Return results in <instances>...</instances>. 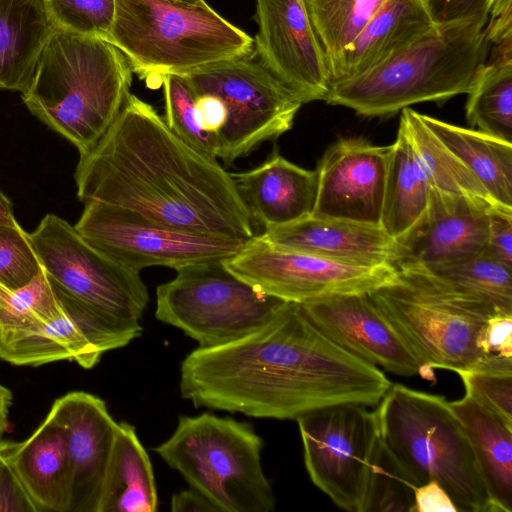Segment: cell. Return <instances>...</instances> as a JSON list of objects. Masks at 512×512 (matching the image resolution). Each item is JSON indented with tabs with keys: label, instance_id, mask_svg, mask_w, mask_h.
I'll use <instances>...</instances> for the list:
<instances>
[{
	"label": "cell",
	"instance_id": "obj_39",
	"mask_svg": "<svg viewBox=\"0 0 512 512\" xmlns=\"http://www.w3.org/2000/svg\"><path fill=\"white\" fill-rule=\"evenodd\" d=\"M484 252L512 268V210L491 209Z\"/></svg>",
	"mask_w": 512,
	"mask_h": 512
},
{
	"label": "cell",
	"instance_id": "obj_19",
	"mask_svg": "<svg viewBox=\"0 0 512 512\" xmlns=\"http://www.w3.org/2000/svg\"><path fill=\"white\" fill-rule=\"evenodd\" d=\"M300 305L308 319L348 353L399 376L419 375L416 359L369 293L334 295Z\"/></svg>",
	"mask_w": 512,
	"mask_h": 512
},
{
	"label": "cell",
	"instance_id": "obj_17",
	"mask_svg": "<svg viewBox=\"0 0 512 512\" xmlns=\"http://www.w3.org/2000/svg\"><path fill=\"white\" fill-rule=\"evenodd\" d=\"M391 145L360 137L343 138L327 148L317 168L312 215L380 226Z\"/></svg>",
	"mask_w": 512,
	"mask_h": 512
},
{
	"label": "cell",
	"instance_id": "obj_8",
	"mask_svg": "<svg viewBox=\"0 0 512 512\" xmlns=\"http://www.w3.org/2000/svg\"><path fill=\"white\" fill-rule=\"evenodd\" d=\"M376 406L379 436L418 486L436 481L458 512H492L467 436L444 396L392 384Z\"/></svg>",
	"mask_w": 512,
	"mask_h": 512
},
{
	"label": "cell",
	"instance_id": "obj_25",
	"mask_svg": "<svg viewBox=\"0 0 512 512\" xmlns=\"http://www.w3.org/2000/svg\"><path fill=\"white\" fill-rule=\"evenodd\" d=\"M449 405L467 436L492 512H511L512 427L468 394Z\"/></svg>",
	"mask_w": 512,
	"mask_h": 512
},
{
	"label": "cell",
	"instance_id": "obj_21",
	"mask_svg": "<svg viewBox=\"0 0 512 512\" xmlns=\"http://www.w3.org/2000/svg\"><path fill=\"white\" fill-rule=\"evenodd\" d=\"M272 245L363 266L393 265L398 245L381 226L346 219L313 216L265 229Z\"/></svg>",
	"mask_w": 512,
	"mask_h": 512
},
{
	"label": "cell",
	"instance_id": "obj_38",
	"mask_svg": "<svg viewBox=\"0 0 512 512\" xmlns=\"http://www.w3.org/2000/svg\"><path fill=\"white\" fill-rule=\"evenodd\" d=\"M41 271L29 233L19 224H0V286L13 292L27 285Z\"/></svg>",
	"mask_w": 512,
	"mask_h": 512
},
{
	"label": "cell",
	"instance_id": "obj_7",
	"mask_svg": "<svg viewBox=\"0 0 512 512\" xmlns=\"http://www.w3.org/2000/svg\"><path fill=\"white\" fill-rule=\"evenodd\" d=\"M395 278L369 293L384 319L416 359L419 375L465 369L485 354L479 336L494 309L421 265L396 267Z\"/></svg>",
	"mask_w": 512,
	"mask_h": 512
},
{
	"label": "cell",
	"instance_id": "obj_23",
	"mask_svg": "<svg viewBox=\"0 0 512 512\" xmlns=\"http://www.w3.org/2000/svg\"><path fill=\"white\" fill-rule=\"evenodd\" d=\"M436 25L429 0H387L343 52L331 72V85L366 73Z\"/></svg>",
	"mask_w": 512,
	"mask_h": 512
},
{
	"label": "cell",
	"instance_id": "obj_46",
	"mask_svg": "<svg viewBox=\"0 0 512 512\" xmlns=\"http://www.w3.org/2000/svg\"><path fill=\"white\" fill-rule=\"evenodd\" d=\"M0 224L16 225L18 224L13 205L9 198L0 190Z\"/></svg>",
	"mask_w": 512,
	"mask_h": 512
},
{
	"label": "cell",
	"instance_id": "obj_28",
	"mask_svg": "<svg viewBox=\"0 0 512 512\" xmlns=\"http://www.w3.org/2000/svg\"><path fill=\"white\" fill-rule=\"evenodd\" d=\"M158 494L151 460L135 427L118 422L98 512H155Z\"/></svg>",
	"mask_w": 512,
	"mask_h": 512
},
{
	"label": "cell",
	"instance_id": "obj_41",
	"mask_svg": "<svg viewBox=\"0 0 512 512\" xmlns=\"http://www.w3.org/2000/svg\"><path fill=\"white\" fill-rule=\"evenodd\" d=\"M0 512H39L5 458V451L0 457Z\"/></svg>",
	"mask_w": 512,
	"mask_h": 512
},
{
	"label": "cell",
	"instance_id": "obj_9",
	"mask_svg": "<svg viewBox=\"0 0 512 512\" xmlns=\"http://www.w3.org/2000/svg\"><path fill=\"white\" fill-rule=\"evenodd\" d=\"M262 448L248 423L204 412L180 416L172 435L154 450L220 512H271L276 499Z\"/></svg>",
	"mask_w": 512,
	"mask_h": 512
},
{
	"label": "cell",
	"instance_id": "obj_26",
	"mask_svg": "<svg viewBox=\"0 0 512 512\" xmlns=\"http://www.w3.org/2000/svg\"><path fill=\"white\" fill-rule=\"evenodd\" d=\"M54 27L43 0H0V89L29 88Z\"/></svg>",
	"mask_w": 512,
	"mask_h": 512
},
{
	"label": "cell",
	"instance_id": "obj_35",
	"mask_svg": "<svg viewBox=\"0 0 512 512\" xmlns=\"http://www.w3.org/2000/svg\"><path fill=\"white\" fill-rule=\"evenodd\" d=\"M470 395L512 427V358L485 354L471 366L457 370Z\"/></svg>",
	"mask_w": 512,
	"mask_h": 512
},
{
	"label": "cell",
	"instance_id": "obj_43",
	"mask_svg": "<svg viewBox=\"0 0 512 512\" xmlns=\"http://www.w3.org/2000/svg\"><path fill=\"white\" fill-rule=\"evenodd\" d=\"M484 354L512 358V314L496 313L487 320L478 341Z\"/></svg>",
	"mask_w": 512,
	"mask_h": 512
},
{
	"label": "cell",
	"instance_id": "obj_12",
	"mask_svg": "<svg viewBox=\"0 0 512 512\" xmlns=\"http://www.w3.org/2000/svg\"><path fill=\"white\" fill-rule=\"evenodd\" d=\"M75 228L96 250L137 272L151 266L178 270L202 262L224 261L247 242L178 230L100 202L85 203Z\"/></svg>",
	"mask_w": 512,
	"mask_h": 512
},
{
	"label": "cell",
	"instance_id": "obj_22",
	"mask_svg": "<svg viewBox=\"0 0 512 512\" xmlns=\"http://www.w3.org/2000/svg\"><path fill=\"white\" fill-rule=\"evenodd\" d=\"M237 193L252 221L265 229L312 215L316 194V171L304 169L277 152L259 166L230 173Z\"/></svg>",
	"mask_w": 512,
	"mask_h": 512
},
{
	"label": "cell",
	"instance_id": "obj_29",
	"mask_svg": "<svg viewBox=\"0 0 512 512\" xmlns=\"http://www.w3.org/2000/svg\"><path fill=\"white\" fill-rule=\"evenodd\" d=\"M431 192L429 178L400 120L391 144L380 226L395 240L425 212Z\"/></svg>",
	"mask_w": 512,
	"mask_h": 512
},
{
	"label": "cell",
	"instance_id": "obj_33",
	"mask_svg": "<svg viewBox=\"0 0 512 512\" xmlns=\"http://www.w3.org/2000/svg\"><path fill=\"white\" fill-rule=\"evenodd\" d=\"M426 268L462 292L488 304L496 313L512 314V268L484 251Z\"/></svg>",
	"mask_w": 512,
	"mask_h": 512
},
{
	"label": "cell",
	"instance_id": "obj_4",
	"mask_svg": "<svg viewBox=\"0 0 512 512\" xmlns=\"http://www.w3.org/2000/svg\"><path fill=\"white\" fill-rule=\"evenodd\" d=\"M29 236L56 297L102 354L141 336L150 298L140 272L96 250L55 214Z\"/></svg>",
	"mask_w": 512,
	"mask_h": 512
},
{
	"label": "cell",
	"instance_id": "obj_48",
	"mask_svg": "<svg viewBox=\"0 0 512 512\" xmlns=\"http://www.w3.org/2000/svg\"><path fill=\"white\" fill-rule=\"evenodd\" d=\"M166 1L182 3V4H197V3H200V2H202L204 0H166Z\"/></svg>",
	"mask_w": 512,
	"mask_h": 512
},
{
	"label": "cell",
	"instance_id": "obj_47",
	"mask_svg": "<svg viewBox=\"0 0 512 512\" xmlns=\"http://www.w3.org/2000/svg\"><path fill=\"white\" fill-rule=\"evenodd\" d=\"M9 295L10 291H7L0 286V309L6 306Z\"/></svg>",
	"mask_w": 512,
	"mask_h": 512
},
{
	"label": "cell",
	"instance_id": "obj_10",
	"mask_svg": "<svg viewBox=\"0 0 512 512\" xmlns=\"http://www.w3.org/2000/svg\"><path fill=\"white\" fill-rule=\"evenodd\" d=\"M285 303L259 292L217 260L182 267L174 279L159 285L155 317L182 330L198 347H214L260 328Z\"/></svg>",
	"mask_w": 512,
	"mask_h": 512
},
{
	"label": "cell",
	"instance_id": "obj_13",
	"mask_svg": "<svg viewBox=\"0 0 512 512\" xmlns=\"http://www.w3.org/2000/svg\"><path fill=\"white\" fill-rule=\"evenodd\" d=\"M227 269L259 292L303 304L342 294L370 293L391 282L393 265L363 266L278 248L262 235L224 260Z\"/></svg>",
	"mask_w": 512,
	"mask_h": 512
},
{
	"label": "cell",
	"instance_id": "obj_24",
	"mask_svg": "<svg viewBox=\"0 0 512 512\" xmlns=\"http://www.w3.org/2000/svg\"><path fill=\"white\" fill-rule=\"evenodd\" d=\"M5 458L39 512H69L72 490L67 434L49 413L28 438L9 442Z\"/></svg>",
	"mask_w": 512,
	"mask_h": 512
},
{
	"label": "cell",
	"instance_id": "obj_31",
	"mask_svg": "<svg viewBox=\"0 0 512 512\" xmlns=\"http://www.w3.org/2000/svg\"><path fill=\"white\" fill-rule=\"evenodd\" d=\"M419 114L407 107L401 110L400 120L406 127L431 186L442 192L464 195L498 207L466 166L426 127Z\"/></svg>",
	"mask_w": 512,
	"mask_h": 512
},
{
	"label": "cell",
	"instance_id": "obj_36",
	"mask_svg": "<svg viewBox=\"0 0 512 512\" xmlns=\"http://www.w3.org/2000/svg\"><path fill=\"white\" fill-rule=\"evenodd\" d=\"M161 85L168 127L194 150L217 159L213 140L200 126L195 95L187 80L181 75L169 74L162 78Z\"/></svg>",
	"mask_w": 512,
	"mask_h": 512
},
{
	"label": "cell",
	"instance_id": "obj_30",
	"mask_svg": "<svg viewBox=\"0 0 512 512\" xmlns=\"http://www.w3.org/2000/svg\"><path fill=\"white\" fill-rule=\"evenodd\" d=\"M472 127L512 143V54L491 53L468 93Z\"/></svg>",
	"mask_w": 512,
	"mask_h": 512
},
{
	"label": "cell",
	"instance_id": "obj_27",
	"mask_svg": "<svg viewBox=\"0 0 512 512\" xmlns=\"http://www.w3.org/2000/svg\"><path fill=\"white\" fill-rule=\"evenodd\" d=\"M426 127L472 173L491 200L512 210V143L482 132L419 114Z\"/></svg>",
	"mask_w": 512,
	"mask_h": 512
},
{
	"label": "cell",
	"instance_id": "obj_15",
	"mask_svg": "<svg viewBox=\"0 0 512 512\" xmlns=\"http://www.w3.org/2000/svg\"><path fill=\"white\" fill-rule=\"evenodd\" d=\"M102 353L66 312L42 271L0 309V358L18 366L68 360L93 368Z\"/></svg>",
	"mask_w": 512,
	"mask_h": 512
},
{
	"label": "cell",
	"instance_id": "obj_32",
	"mask_svg": "<svg viewBox=\"0 0 512 512\" xmlns=\"http://www.w3.org/2000/svg\"><path fill=\"white\" fill-rule=\"evenodd\" d=\"M386 1L303 0L330 76L347 46Z\"/></svg>",
	"mask_w": 512,
	"mask_h": 512
},
{
	"label": "cell",
	"instance_id": "obj_14",
	"mask_svg": "<svg viewBox=\"0 0 512 512\" xmlns=\"http://www.w3.org/2000/svg\"><path fill=\"white\" fill-rule=\"evenodd\" d=\"M306 471L339 508L359 512L368 461L379 436L374 411L345 403L296 419Z\"/></svg>",
	"mask_w": 512,
	"mask_h": 512
},
{
	"label": "cell",
	"instance_id": "obj_44",
	"mask_svg": "<svg viewBox=\"0 0 512 512\" xmlns=\"http://www.w3.org/2000/svg\"><path fill=\"white\" fill-rule=\"evenodd\" d=\"M458 512L451 497L436 481L416 487L413 512Z\"/></svg>",
	"mask_w": 512,
	"mask_h": 512
},
{
	"label": "cell",
	"instance_id": "obj_16",
	"mask_svg": "<svg viewBox=\"0 0 512 512\" xmlns=\"http://www.w3.org/2000/svg\"><path fill=\"white\" fill-rule=\"evenodd\" d=\"M255 54L303 104L326 99L330 73L303 0H257Z\"/></svg>",
	"mask_w": 512,
	"mask_h": 512
},
{
	"label": "cell",
	"instance_id": "obj_49",
	"mask_svg": "<svg viewBox=\"0 0 512 512\" xmlns=\"http://www.w3.org/2000/svg\"><path fill=\"white\" fill-rule=\"evenodd\" d=\"M9 442H4L0 440V457L4 453L5 449L7 448Z\"/></svg>",
	"mask_w": 512,
	"mask_h": 512
},
{
	"label": "cell",
	"instance_id": "obj_2",
	"mask_svg": "<svg viewBox=\"0 0 512 512\" xmlns=\"http://www.w3.org/2000/svg\"><path fill=\"white\" fill-rule=\"evenodd\" d=\"M74 178L84 203L124 208L201 235L254 236L230 173L181 140L152 105L131 93L105 134L80 155Z\"/></svg>",
	"mask_w": 512,
	"mask_h": 512
},
{
	"label": "cell",
	"instance_id": "obj_20",
	"mask_svg": "<svg viewBox=\"0 0 512 512\" xmlns=\"http://www.w3.org/2000/svg\"><path fill=\"white\" fill-rule=\"evenodd\" d=\"M48 413L67 434L72 490L69 512H98L118 422L104 400L84 391L57 398Z\"/></svg>",
	"mask_w": 512,
	"mask_h": 512
},
{
	"label": "cell",
	"instance_id": "obj_5",
	"mask_svg": "<svg viewBox=\"0 0 512 512\" xmlns=\"http://www.w3.org/2000/svg\"><path fill=\"white\" fill-rule=\"evenodd\" d=\"M486 22L435 28L366 73L331 85L328 104L365 117H387L413 104L468 94L487 60Z\"/></svg>",
	"mask_w": 512,
	"mask_h": 512
},
{
	"label": "cell",
	"instance_id": "obj_18",
	"mask_svg": "<svg viewBox=\"0 0 512 512\" xmlns=\"http://www.w3.org/2000/svg\"><path fill=\"white\" fill-rule=\"evenodd\" d=\"M492 208L495 207L477 199L442 192L431 186L425 212L396 240L395 267L406 264L428 267L483 252Z\"/></svg>",
	"mask_w": 512,
	"mask_h": 512
},
{
	"label": "cell",
	"instance_id": "obj_45",
	"mask_svg": "<svg viewBox=\"0 0 512 512\" xmlns=\"http://www.w3.org/2000/svg\"><path fill=\"white\" fill-rule=\"evenodd\" d=\"M173 512H220V510L201 492L190 487L171 498Z\"/></svg>",
	"mask_w": 512,
	"mask_h": 512
},
{
	"label": "cell",
	"instance_id": "obj_42",
	"mask_svg": "<svg viewBox=\"0 0 512 512\" xmlns=\"http://www.w3.org/2000/svg\"><path fill=\"white\" fill-rule=\"evenodd\" d=\"M492 0H429L436 24L479 19L487 23Z\"/></svg>",
	"mask_w": 512,
	"mask_h": 512
},
{
	"label": "cell",
	"instance_id": "obj_34",
	"mask_svg": "<svg viewBox=\"0 0 512 512\" xmlns=\"http://www.w3.org/2000/svg\"><path fill=\"white\" fill-rule=\"evenodd\" d=\"M417 486L378 436L368 461L359 512H413Z\"/></svg>",
	"mask_w": 512,
	"mask_h": 512
},
{
	"label": "cell",
	"instance_id": "obj_37",
	"mask_svg": "<svg viewBox=\"0 0 512 512\" xmlns=\"http://www.w3.org/2000/svg\"><path fill=\"white\" fill-rule=\"evenodd\" d=\"M55 27L107 40L116 0H43Z\"/></svg>",
	"mask_w": 512,
	"mask_h": 512
},
{
	"label": "cell",
	"instance_id": "obj_6",
	"mask_svg": "<svg viewBox=\"0 0 512 512\" xmlns=\"http://www.w3.org/2000/svg\"><path fill=\"white\" fill-rule=\"evenodd\" d=\"M107 41L123 53L132 71L151 87L161 85L165 75H186L255 53L254 40L205 0L197 4L116 0Z\"/></svg>",
	"mask_w": 512,
	"mask_h": 512
},
{
	"label": "cell",
	"instance_id": "obj_3",
	"mask_svg": "<svg viewBox=\"0 0 512 512\" xmlns=\"http://www.w3.org/2000/svg\"><path fill=\"white\" fill-rule=\"evenodd\" d=\"M132 68L109 41L54 27L40 54L27 108L84 154L110 127L132 84Z\"/></svg>",
	"mask_w": 512,
	"mask_h": 512
},
{
	"label": "cell",
	"instance_id": "obj_1",
	"mask_svg": "<svg viewBox=\"0 0 512 512\" xmlns=\"http://www.w3.org/2000/svg\"><path fill=\"white\" fill-rule=\"evenodd\" d=\"M391 381L327 338L300 304L229 343L198 347L180 366L181 396L253 418L296 420L337 404L376 406Z\"/></svg>",
	"mask_w": 512,
	"mask_h": 512
},
{
	"label": "cell",
	"instance_id": "obj_11",
	"mask_svg": "<svg viewBox=\"0 0 512 512\" xmlns=\"http://www.w3.org/2000/svg\"><path fill=\"white\" fill-rule=\"evenodd\" d=\"M183 76L195 92H208L222 102L226 126L218 158L230 166L259 145L289 131L303 102L267 68L255 53L217 62Z\"/></svg>",
	"mask_w": 512,
	"mask_h": 512
},
{
	"label": "cell",
	"instance_id": "obj_40",
	"mask_svg": "<svg viewBox=\"0 0 512 512\" xmlns=\"http://www.w3.org/2000/svg\"><path fill=\"white\" fill-rule=\"evenodd\" d=\"M485 33L492 53L512 54V0H492Z\"/></svg>",
	"mask_w": 512,
	"mask_h": 512
}]
</instances>
